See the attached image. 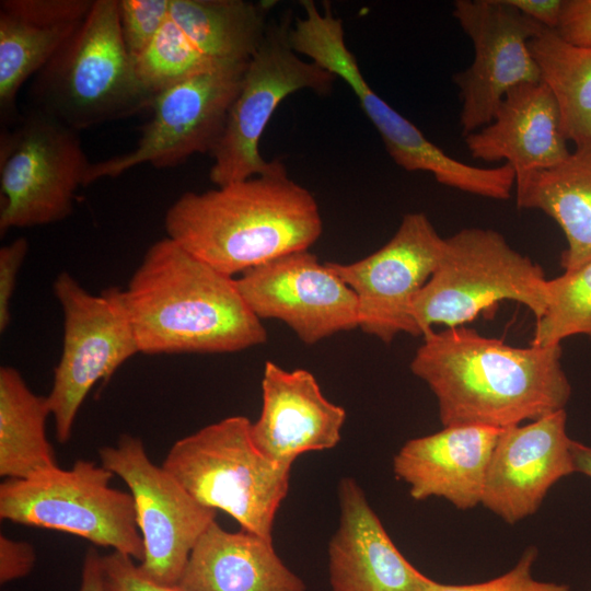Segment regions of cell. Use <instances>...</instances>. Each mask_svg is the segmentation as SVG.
I'll return each instance as SVG.
<instances>
[{
  "instance_id": "cell-1",
  "label": "cell",
  "mask_w": 591,
  "mask_h": 591,
  "mask_svg": "<svg viewBox=\"0 0 591 591\" xmlns=\"http://www.w3.org/2000/svg\"><path fill=\"white\" fill-rule=\"evenodd\" d=\"M410 361L434 394L443 427L498 429L565 409L561 346L514 347L464 326L427 333Z\"/></svg>"
},
{
  "instance_id": "cell-2",
  "label": "cell",
  "mask_w": 591,
  "mask_h": 591,
  "mask_svg": "<svg viewBox=\"0 0 591 591\" xmlns=\"http://www.w3.org/2000/svg\"><path fill=\"white\" fill-rule=\"evenodd\" d=\"M164 227L188 253L233 277L310 250L323 221L314 196L274 160L253 177L183 194L169 207Z\"/></svg>"
},
{
  "instance_id": "cell-3",
  "label": "cell",
  "mask_w": 591,
  "mask_h": 591,
  "mask_svg": "<svg viewBox=\"0 0 591 591\" xmlns=\"http://www.w3.org/2000/svg\"><path fill=\"white\" fill-rule=\"evenodd\" d=\"M124 299L140 354H230L267 340L235 278L167 236L147 250Z\"/></svg>"
},
{
  "instance_id": "cell-4",
  "label": "cell",
  "mask_w": 591,
  "mask_h": 591,
  "mask_svg": "<svg viewBox=\"0 0 591 591\" xmlns=\"http://www.w3.org/2000/svg\"><path fill=\"white\" fill-rule=\"evenodd\" d=\"M32 96L36 109L77 131L150 107L153 96L123 43L117 0H93L80 26L34 77Z\"/></svg>"
},
{
  "instance_id": "cell-5",
  "label": "cell",
  "mask_w": 591,
  "mask_h": 591,
  "mask_svg": "<svg viewBox=\"0 0 591 591\" xmlns=\"http://www.w3.org/2000/svg\"><path fill=\"white\" fill-rule=\"evenodd\" d=\"M245 416H231L177 440L162 466L202 506L267 540L289 489L291 466L263 454Z\"/></svg>"
},
{
  "instance_id": "cell-6",
  "label": "cell",
  "mask_w": 591,
  "mask_h": 591,
  "mask_svg": "<svg viewBox=\"0 0 591 591\" xmlns=\"http://www.w3.org/2000/svg\"><path fill=\"white\" fill-rule=\"evenodd\" d=\"M543 268L512 248L499 232L466 228L444 240L439 263L412 303L418 336L434 325L464 326L501 302L542 316L548 303Z\"/></svg>"
},
{
  "instance_id": "cell-7",
  "label": "cell",
  "mask_w": 591,
  "mask_h": 591,
  "mask_svg": "<svg viewBox=\"0 0 591 591\" xmlns=\"http://www.w3.org/2000/svg\"><path fill=\"white\" fill-rule=\"evenodd\" d=\"M114 474L78 460L28 478L0 485V518L13 523L80 536L142 561L144 547L130 493L112 487Z\"/></svg>"
},
{
  "instance_id": "cell-8",
  "label": "cell",
  "mask_w": 591,
  "mask_h": 591,
  "mask_svg": "<svg viewBox=\"0 0 591 591\" xmlns=\"http://www.w3.org/2000/svg\"><path fill=\"white\" fill-rule=\"evenodd\" d=\"M91 162L78 131L32 109L0 136V233L61 221Z\"/></svg>"
},
{
  "instance_id": "cell-9",
  "label": "cell",
  "mask_w": 591,
  "mask_h": 591,
  "mask_svg": "<svg viewBox=\"0 0 591 591\" xmlns=\"http://www.w3.org/2000/svg\"><path fill=\"white\" fill-rule=\"evenodd\" d=\"M53 289L62 310L63 339L46 397L56 438L66 443L91 389L140 352L123 289L108 287L93 294L67 271L55 278Z\"/></svg>"
},
{
  "instance_id": "cell-10",
  "label": "cell",
  "mask_w": 591,
  "mask_h": 591,
  "mask_svg": "<svg viewBox=\"0 0 591 591\" xmlns=\"http://www.w3.org/2000/svg\"><path fill=\"white\" fill-rule=\"evenodd\" d=\"M289 20L269 22L265 36L245 68L240 90L229 109L222 134L210 152L209 177L216 186L266 172L273 161L259 151V141L279 104L290 94L332 91L336 77L294 51Z\"/></svg>"
},
{
  "instance_id": "cell-11",
  "label": "cell",
  "mask_w": 591,
  "mask_h": 591,
  "mask_svg": "<svg viewBox=\"0 0 591 591\" xmlns=\"http://www.w3.org/2000/svg\"><path fill=\"white\" fill-rule=\"evenodd\" d=\"M270 1L171 0L167 19L135 62L154 96L187 78L247 63L269 25Z\"/></svg>"
},
{
  "instance_id": "cell-12",
  "label": "cell",
  "mask_w": 591,
  "mask_h": 591,
  "mask_svg": "<svg viewBox=\"0 0 591 591\" xmlns=\"http://www.w3.org/2000/svg\"><path fill=\"white\" fill-rule=\"evenodd\" d=\"M246 66L197 74L157 93L149 107L151 117L142 127L136 147L92 163L85 186L117 177L142 164L173 167L194 154H210L222 134Z\"/></svg>"
},
{
  "instance_id": "cell-13",
  "label": "cell",
  "mask_w": 591,
  "mask_h": 591,
  "mask_svg": "<svg viewBox=\"0 0 591 591\" xmlns=\"http://www.w3.org/2000/svg\"><path fill=\"white\" fill-rule=\"evenodd\" d=\"M99 453L102 465L126 483L134 498L144 547L140 569L157 582L176 584L217 510L199 503L162 465L152 463L138 437L123 434Z\"/></svg>"
},
{
  "instance_id": "cell-14",
  "label": "cell",
  "mask_w": 591,
  "mask_h": 591,
  "mask_svg": "<svg viewBox=\"0 0 591 591\" xmlns=\"http://www.w3.org/2000/svg\"><path fill=\"white\" fill-rule=\"evenodd\" d=\"M444 240L421 212L407 213L381 248L349 264L326 262L355 292L359 328L383 343L418 336L412 303L433 274Z\"/></svg>"
},
{
  "instance_id": "cell-15",
  "label": "cell",
  "mask_w": 591,
  "mask_h": 591,
  "mask_svg": "<svg viewBox=\"0 0 591 591\" xmlns=\"http://www.w3.org/2000/svg\"><path fill=\"white\" fill-rule=\"evenodd\" d=\"M453 16L474 47V59L453 76L462 103L460 125L467 136L493 120L511 89L541 81L529 43L544 26L508 0H456Z\"/></svg>"
},
{
  "instance_id": "cell-16",
  "label": "cell",
  "mask_w": 591,
  "mask_h": 591,
  "mask_svg": "<svg viewBox=\"0 0 591 591\" xmlns=\"http://www.w3.org/2000/svg\"><path fill=\"white\" fill-rule=\"evenodd\" d=\"M235 281L256 317L283 322L308 345L359 327L355 292L309 250L251 268Z\"/></svg>"
},
{
  "instance_id": "cell-17",
  "label": "cell",
  "mask_w": 591,
  "mask_h": 591,
  "mask_svg": "<svg viewBox=\"0 0 591 591\" xmlns=\"http://www.w3.org/2000/svg\"><path fill=\"white\" fill-rule=\"evenodd\" d=\"M566 422V410L560 409L501 429L480 505L509 524L534 514L551 487L575 473Z\"/></svg>"
},
{
  "instance_id": "cell-18",
  "label": "cell",
  "mask_w": 591,
  "mask_h": 591,
  "mask_svg": "<svg viewBox=\"0 0 591 591\" xmlns=\"http://www.w3.org/2000/svg\"><path fill=\"white\" fill-rule=\"evenodd\" d=\"M262 393V412L251 425V437L269 459L292 465L303 453L339 443L346 410L324 396L310 371H288L267 361Z\"/></svg>"
},
{
  "instance_id": "cell-19",
  "label": "cell",
  "mask_w": 591,
  "mask_h": 591,
  "mask_svg": "<svg viewBox=\"0 0 591 591\" xmlns=\"http://www.w3.org/2000/svg\"><path fill=\"white\" fill-rule=\"evenodd\" d=\"M339 524L328 544L332 591H425L434 580L395 546L356 480L338 485Z\"/></svg>"
},
{
  "instance_id": "cell-20",
  "label": "cell",
  "mask_w": 591,
  "mask_h": 591,
  "mask_svg": "<svg viewBox=\"0 0 591 591\" xmlns=\"http://www.w3.org/2000/svg\"><path fill=\"white\" fill-rule=\"evenodd\" d=\"M501 429L461 425L408 440L393 459L395 476L415 500L439 497L466 510L482 502Z\"/></svg>"
},
{
  "instance_id": "cell-21",
  "label": "cell",
  "mask_w": 591,
  "mask_h": 591,
  "mask_svg": "<svg viewBox=\"0 0 591 591\" xmlns=\"http://www.w3.org/2000/svg\"><path fill=\"white\" fill-rule=\"evenodd\" d=\"M464 139L472 158L509 164L515 184L560 164L570 154L558 105L543 81L511 89L493 120Z\"/></svg>"
},
{
  "instance_id": "cell-22",
  "label": "cell",
  "mask_w": 591,
  "mask_h": 591,
  "mask_svg": "<svg viewBox=\"0 0 591 591\" xmlns=\"http://www.w3.org/2000/svg\"><path fill=\"white\" fill-rule=\"evenodd\" d=\"M93 0L0 1V117L16 115V96L85 19Z\"/></svg>"
},
{
  "instance_id": "cell-23",
  "label": "cell",
  "mask_w": 591,
  "mask_h": 591,
  "mask_svg": "<svg viewBox=\"0 0 591 591\" xmlns=\"http://www.w3.org/2000/svg\"><path fill=\"white\" fill-rule=\"evenodd\" d=\"M346 84L398 166L408 172L430 173L438 183L472 195L497 200L511 197L515 174L509 164L480 167L459 161L381 99L361 72L351 73Z\"/></svg>"
},
{
  "instance_id": "cell-24",
  "label": "cell",
  "mask_w": 591,
  "mask_h": 591,
  "mask_svg": "<svg viewBox=\"0 0 591 591\" xmlns=\"http://www.w3.org/2000/svg\"><path fill=\"white\" fill-rule=\"evenodd\" d=\"M183 591H305L267 540L229 532L215 520L193 547L176 583Z\"/></svg>"
},
{
  "instance_id": "cell-25",
  "label": "cell",
  "mask_w": 591,
  "mask_h": 591,
  "mask_svg": "<svg viewBox=\"0 0 591 591\" xmlns=\"http://www.w3.org/2000/svg\"><path fill=\"white\" fill-rule=\"evenodd\" d=\"M517 206L543 211L560 227L565 271L591 260V143L576 147L560 164L514 185Z\"/></svg>"
},
{
  "instance_id": "cell-26",
  "label": "cell",
  "mask_w": 591,
  "mask_h": 591,
  "mask_svg": "<svg viewBox=\"0 0 591 591\" xmlns=\"http://www.w3.org/2000/svg\"><path fill=\"white\" fill-rule=\"evenodd\" d=\"M47 397L35 394L13 367L0 368V475L28 478L58 465L46 436Z\"/></svg>"
},
{
  "instance_id": "cell-27",
  "label": "cell",
  "mask_w": 591,
  "mask_h": 591,
  "mask_svg": "<svg viewBox=\"0 0 591 591\" xmlns=\"http://www.w3.org/2000/svg\"><path fill=\"white\" fill-rule=\"evenodd\" d=\"M529 47L558 105L565 138L591 143V47L577 46L543 27Z\"/></svg>"
},
{
  "instance_id": "cell-28",
  "label": "cell",
  "mask_w": 591,
  "mask_h": 591,
  "mask_svg": "<svg viewBox=\"0 0 591 591\" xmlns=\"http://www.w3.org/2000/svg\"><path fill=\"white\" fill-rule=\"evenodd\" d=\"M548 303L536 320L531 345L558 346L575 335L591 336V260L548 279Z\"/></svg>"
},
{
  "instance_id": "cell-29",
  "label": "cell",
  "mask_w": 591,
  "mask_h": 591,
  "mask_svg": "<svg viewBox=\"0 0 591 591\" xmlns=\"http://www.w3.org/2000/svg\"><path fill=\"white\" fill-rule=\"evenodd\" d=\"M171 0H117L120 34L136 62L151 46L164 25Z\"/></svg>"
},
{
  "instance_id": "cell-30",
  "label": "cell",
  "mask_w": 591,
  "mask_h": 591,
  "mask_svg": "<svg viewBox=\"0 0 591 591\" xmlns=\"http://www.w3.org/2000/svg\"><path fill=\"white\" fill-rule=\"evenodd\" d=\"M537 551L528 548L508 572L491 580L471 584H443L433 581L425 591H571L565 583L538 581L532 576Z\"/></svg>"
},
{
  "instance_id": "cell-31",
  "label": "cell",
  "mask_w": 591,
  "mask_h": 591,
  "mask_svg": "<svg viewBox=\"0 0 591 591\" xmlns=\"http://www.w3.org/2000/svg\"><path fill=\"white\" fill-rule=\"evenodd\" d=\"M105 591H183L177 584L154 581L135 559L119 552L102 556Z\"/></svg>"
},
{
  "instance_id": "cell-32",
  "label": "cell",
  "mask_w": 591,
  "mask_h": 591,
  "mask_svg": "<svg viewBox=\"0 0 591 591\" xmlns=\"http://www.w3.org/2000/svg\"><path fill=\"white\" fill-rule=\"evenodd\" d=\"M28 242L20 236L0 248V332L3 333L11 322V300L14 293L18 274L25 259Z\"/></svg>"
},
{
  "instance_id": "cell-33",
  "label": "cell",
  "mask_w": 591,
  "mask_h": 591,
  "mask_svg": "<svg viewBox=\"0 0 591 591\" xmlns=\"http://www.w3.org/2000/svg\"><path fill=\"white\" fill-rule=\"evenodd\" d=\"M555 31L570 44L591 47V0H564Z\"/></svg>"
},
{
  "instance_id": "cell-34",
  "label": "cell",
  "mask_w": 591,
  "mask_h": 591,
  "mask_svg": "<svg viewBox=\"0 0 591 591\" xmlns=\"http://www.w3.org/2000/svg\"><path fill=\"white\" fill-rule=\"evenodd\" d=\"M33 545L0 534V582L7 583L27 576L35 564Z\"/></svg>"
},
{
  "instance_id": "cell-35",
  "label": "cell",
  "mask_w": 591,
  "mask_h": 591,
  "mask_svg": "<svg viewBox=\"0 0 591 591\" xmlns=\"http://www.w3.org/2000/svg\"><path fill=\"white\" fill-rule=\"evenodd\" d=\"M521 13L542 26L556 30L564 0H508Z\"/></svg>"
},
{
  "instance_id": "cell-36",
  "label": "cell",
  "mask_w": 591,
  "mask_h": 591,
  "mask_svg": "<svg viewBox=\"0 0 591 591\" xmlns=\"http://www.w3.org/2000/svg\"><path fill=\"white\" fill-rule=\"evenodd\" d=\"M78 591H105L102 556L93 547L85 553Z\"/></svg>"
},
{
  "instance_id": "cell-37",
  "label": "cell",
  "mask_w": 591,
  "mask_h": 591,
  "mask_svg": "<svg viewBox=\"0 0 591 591\" xmlns=\"http://www.w3.org/2000/svg\"><path fill=\"white\" fill-rule=\"evenodd\" d=\"M571 455L575 472L581 473L591 478V447L572 440Z\"/></svg>"
}]
</instances>
